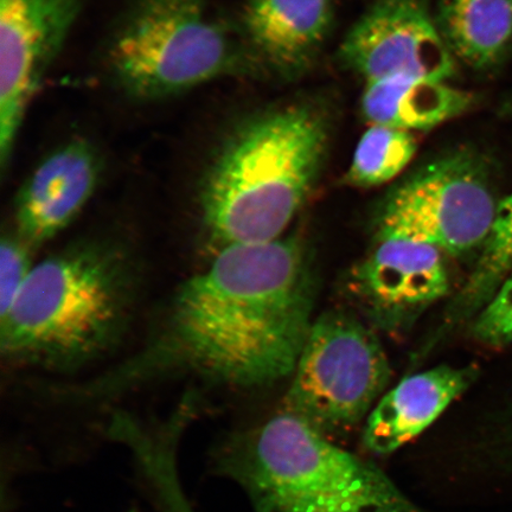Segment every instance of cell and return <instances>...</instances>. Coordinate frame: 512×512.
I'll list each match as a JSON object with an SVG mask.
<instances>
[{"mask_svg":"<svg viewBox=\"0 0 512 512\" xmlns=\"http://www.w3.org/2000/svg\"><path fill=\"white\" fill-rule=\"evenodd\" d=\"M140 275L133 254L113 240H81L48 256L0 317L3 357L57 373L99 360L131 323Z\"/></svg>","mask_w":512,"mask_h":512,"instance_id":"obj_3","label":"cell"},{"mask_svg":"<svg viewBox=\"0 0 512 512\" xmlns=\"http://www.w3.org/2000/svg\"><path fill=\"white\" fill-rule=\"evenodd\" d=\"M475 379V368L451 366L406 377L371 409L364 424V447L380 456L399 450L430 427Z\"/></svg>","mask_w":512,"mask_h":512,"instance_id":"obj_13","label":"cell"},{"mask_svg":"<svg viewBox=\"0 0 512 512\" xmlns=\"http://www.w3.org/2000/svg\"><path fill=\"white\" fill-rule=\"evenodd\" d=\"M32 248L14 232L3 235L0 245V317L10 310L19 291L28 280Z\"/></svg>","mask_w":512,"mask_h":512,"instance_id":"obj_19","label":"cell"},{"mask_svg":"<svg viewBox=\"0 0 512 512\" xmlns=\"http://www.w3.org/2000/svg\"><path fill=\"white\" fill-rule=\"evenodd\" d=\"M248 56L209 0H137L108 51L115 81L140 100L238 75Z\"/></svg>","mask_w":512,"mask_h":512,"instance_id":"obj_5","label":"cell"},{"mask_svg":"<svg viewBox=\"0 0 512 512\" xmlns=\"http://www.w3.org/2000/svg\"><path fill=\"white\" fill-rule=\"evenodd\" d=\"M152 507L156 512H196L185 494L184 486L179 483L160 488L153 497Z\"/></svg>","mask_w":512,"mask_h":512,"instance_id":"obj_20","label":"cell"},{"mask_svg":"<svg viewBox=\"0 0 512 512\" xmlns=\"http://www.w3.org/2000/svg\"><path fill=\"white\" fill-rule=\"evenodd\" d=\"M475 102V95L445 81L394 78L368 82L361 108L371 125L414 133L457 119Z\"/></svg>","mask_w":512,"mask_h":512,"instance_id":"obj_14","label":"cell"},{"mask_svg":"<svg viewBox=\"0 0 512 512\" xmlns=\"http://www.w3.org/2000/svg\"><path fill=\"white\" fill-rule=\"evenodd\" d=\"M512 271V192L499 202L497 215L475 270L456 300V313L479 312Z\"/></svg>","mask_w":512,"mask_h":512,"instance_id":"obj_17","label":"cell"},{"mask_svg":"<svg viewBox=\"0 0 512 512\" xmlns=\"http://www.w3.org/2000/svg\"><path fill=\"white\" fill-rule=\"evenodd\" d=\"M285 411L330 438L368 418L392 370L379 338L342 312L313 320L292 373Z\"/></svg>","mask_w":512,"mask_h":512,"instance_id":"obj_7","label":"cell"},{"mask_svg":"<svg viewBox=\"0 0 512 512\" xmlns=\"http://www.w3.org/2000/svg\"><path fill=\"white\" fill-rule=\"evenodd\" d=\"M81 0H0V166L80 14Z\"/></svg>","mask_w":512,"mask_h":512,"instance_id":"obj_8","label":"cell"},{"mask_svg":"<svg viewBox=\"0 0 512 512\" xmlns=\"http://www.w3.org/2000/svg\"><path fill=\"white\" fill-rule=\"evenodd\" d=\"M434 15L457 63L485 73L512 55V0H438Z\"/></svg>","mask_w":512,"mask_h":512,"instance_id":"obj_15","label":"cell"},{"mask_svg":"<svg viewBox=\"0 0 512 512\" xmlns=\"http://www.w3.org/2000/svg\"><path fill=\"white\" fill-rule=\"evenodd\" d=\"M100 175V157L86 139L57 147L18 191L15 233L32 249L55 238L86 207Z\"/></svg>","mask_w":512,"mask_h":512,"instance_id":"obj_11","label":"cell"},{"mask_svg":"<svg viewBox=\"0 0 512 512\" xmlns=\"http://www.w3.org/2000/svg\"><path fill=\"white\" fill-rule=\"evenodd\" d=\"M336 5L337 0H249L242 17L247 47L274 74L296 79L322 53Z\"/></svg>","mask_w":512,"mask_h":512,"instance_id":"obj_12","label":"cell"},{"mask_svg":"<svg viewBox=\"0 0 512 512\" xmlns=\"http://www.w3.org/2000/svg\"><path fill=\"white\" fill-rule=\"evenodd\" d=\"M445 256L424 243L377 241L373 251L352 268L350 291L377 324L402 328L450 292Z\"/></svg>","mask_w":512,"mask_h":512,"instance_id":"obj_10","label":"cell"},{"mask_svg":"<svg viewBox=\"0 0 512 512\" xmlns=\"http://www.w3.org/2000/svg\"><path fill=\"white\" fill-rule=\"evenodd\" d=\"M339 59L366 82H447L457 62L435 22L432 0H374L345 36Z\"/></svg>","mask_w":512,"mask_h":512,"instance_id":"obj_9","label":"cell"},{"mask_svg":"<svg viewBox=\"0 0 512 512\" xmlns=\"http://www.w3.org/2000/svg\"><path fill=\"white\" fill-rule=\"evenodd\" d=\"M334 114L316 98H298L252 115L210 164L201 217L219 249L283 238L328 162Z\"/></svg>","mask_w":512,"mask_h":512,"instance_id":"obj_2","label":"cell"},{"mask_svg":"<svg viewBox=\"0 0 512 512\" xmlns=\"http://www.w3.org/2000/svg\"><path fill=\"white\" fill-rule=\"evenodd\" d=\"M215 466L256 512H426L379 467L286 411L227 440Z\"/></svg>","mask_w":512,"mask_h":512,"instance_id":"obj_4","label":"cell"},{"mask_svg":"<svg viewBox=\"0 0 512 512\" xmlns=\"http://www.w3.org/2000/svg\"><path fill=\"white\" fill-rule=\"evenodd\" d=\"M499 202L488 160L472 147H453L409 172L384 196L376 238L467 254L488 240Z\"/></svg>","mask_w":512,"mask_h":512,"instance_id":"obj_6","label":"cell"},{"mask_svg":"<svg viewBox=\"0 0 512 512\" xmlns=\"http://www.w3.org/2000/svg\"><path fill=\"white\" fill-rule=\"evenodd\" d=\"M414 133L371 125L358 142L345 181L356 188H375L393 181L412 162Z\"/></svg>","mask_w":512,"mask_h":512,"instance_id":"obj_16","label":"cell"},{"mask_svg":"<svg viewBox=\"0 0 512 512\" xmlns=\"http://www.w3.org/2000/svg\"><path fill=\"white\" fill-rule=\"evenodd\" d=\"M472 332L478 342L491 348L512 343V271L478 312Z\"/></svg>","mask_w":512,"mask_h":512,"instance_id":"obj_18","label":"cell"},{"mask_svg":"<svg viewBox=\"0 0 512 512\" xmlns=\"http://www.w3.org/2000/svg\"><path fill=\"white\" fill-rule=\"evenodd\" d=\"M312 309L302 241L291 236L221 248L207 270L179 288L143 350L73 389V398H107L177 371L235 387L277 382L296 368Z\"/></svg>","mask_w":512,"mask_h":512,"instance_id":"obj_1","label":"cell"}]
</instances>
